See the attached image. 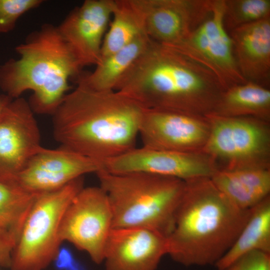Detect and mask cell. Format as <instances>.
Segmentation results:
<instances>
[{
	"label": "cell",
	"instance_id": "cell-1",
	"mask_svg": "<svg viewBox=\"0 0 270 270\" xmlns=\"http://www.w3.org/2000/svg\"><path fill=\"white\" fill-rule=\"evenodd\" d=\"M75 82L53 114L54 135L61 146L102 164L136 147L146 109L117 90Z\"/></svg>",
	"mask_w": 270,
	"mask_h": 270
},
{
	"label": "cell",
	"instance_id": "cell-2",
	"mask_svg": "<svg viewBox=\"0 0 270 270\" xmlns=\"http://www.w3.org/2000/svg\"><path fill=\"white\" fill-rule=\"evenodd\" d=\"M116 90L146 110L205 116L214 111L224 90L205 66L152 40Z\"/></svg>",
	"mask_w": 270,
	"mask_h": 270
},
{
	"label": "cell",
	"instance_id": "cell-3",
	"mask_svg": "<svg viewBox=\"0 0 270 270\" xmlns=\"http://www.w3.org/2000/svg\"><path fill=\"white\" fill-rule=\"evenodd\" d=\"M185 182L173 228L167 238V254L186 266H214L236 240L251 208L234 205L210 178Z\"/></svg>",
	"mask_w": 270,
	"mask_h": 270
},
{
	"label": "cell",
	"instance_id": "cell-4",
	"mask_svg": "<svg viewBox=\"0 0 270 270\" xmlns=\"http://www.w3.org/2000/svg\"><path fill=\"white\" fill-rule=\"evenodd\" d=\"M16 50L18 60L0 65V88L12 99L31 90L28 103L34 112L53 114L67 94L69 80L82 72L58 27L42 26Z\"/></svg>",
	"mask_w": 270,
	"mask_h": 270
},
{
	"label": "cell",
	"instance_id": "cell-5",
	"mask_svg": "<svg viewBox=\"0 0 270 270\" xmlns=\"http://www.w3.org/2000/svg\"><path fill=\"white\" fill-rule=\"evenodd\" d=\"M112 214V228H144L166 238L171 232L185 181L170 176L134 172L96 173Z\"/></svg>",
	"mask_w": 270,
	"mask_h": 270
},
{
	"label": "cell",
	"instance_id": "cell-6",
	"mask_svg": "<svg viewBox=\"0 0 270 270\" xmlns=\"http://www.w3.org/2000/svg\"><path fill=\"white\" fill-rule=\"evenodd\" d=\"M83 178L38 195L13 249L12 270H44L54 261L62 242L60 224L68 206L84 188Z\"/></svg>",
	"mask_w": 270,
	"mask_h": 270
},
{
	"label": "cell",
	"instance_id": "cell-7",
	"mask_svg": "<svg viewBox=\"0 0 270 270\" xmlns=\"http://www.w3.org/2000/svg\"><path fill=\"white\" fill-rule=\"evenodd\" d=\"M205 116L210 122V130L201 151L210 156L215 164L216 160L226 162L224 169L269 168L267 160L270 134L264 120L212 113Z\"/></svg>",
	"mask_w": 270,
	"mask_h": 270
},
{
	"label": "cell",
	"instance_id": "cell-8",
	"mask_svg": "<svg viewBox=\"0 0 270 270\" xmlns=\"http://www.w3.org/2000/svg\"><path fill=\"white\" fill-rule=\"evenodd\" d=\"M112 228V214L105 192L100 186L83 188L73 198L59 229L61 242L66 240L86 252L92 261H104V251Z\"/></svg>",
	"mask_w": 270,
	"mask_h": 270
},
{
	"label": "cell",
	"instance_id": "cell-9",
	"mask_svg": "<svg viewBox=\"0 0 270 270\" xmlns=\"http://www.w3.org/2000/svg\"><path fill=\"white\" fill-rule=\"evenodd\" d=\"M224 11L225 0H213L212 10L206 18L187 38L172 48L211 70L225 90L248 81L236 62L232 40L224 24Z\"/></svg>",
	"mask_w": 270,
	"mask_h": 270
},
{
	"label": "cell",
	"instance_id": "cell-10",
	"mask_svg": "<svg viewBox=\"0 0 270 270\" xmlns=\"http://www.w3.org/2000/svg\"><path fill=\"white\" fill-rule=\"evenodd\" d=\"M104 171L112 174L146 173L187 181L210 178L218 170L212 159L202 152H181L142 146L102 163Z\"/></svg>",
	"mask_w": 270,
	"mask_h": 270
},
{
	"label": "cell",
	"instance_id": "cell-11",
	"mask_svg": "<svg viewBox=\"0 0 270 270\" xmlns=\"http://www.w3.org/2000/svg\"><path fill=\"white\" fill-rule=\"evenodd\" d=\"M210 122L205 116L146 110L139 130L142 146L181 152H200L208 140Z\"/></svg>",
	"mask_w": 270,
	"mask_h": 270
},
{
	"label": "cell",
	"instance_id": "cell-12",
	"mask_svg": "<svg viewBox=\"0 0 270 270\" xmlns=\"http://www.w3.org/2000/svg\"><path fill=\"white\" fill-rule=\"evenodd\" d=\"M152 40L174 46L184 40L210 13L213 0H134Z\"/></svg>",
	"mask_w": 270,
	"mask_h": 270
},
{
	"label": "cell",
	"instance_id": "cell-13",
	"mask_svg": "<svg viewBox=\"0 0 270 270\" xmlns=\"http://www.w3.org/2000/svg\"><path fill=\"white\" fill-rule=\"evenodd\" d=\"M41 147L29 103L20 97L13 99L0 116V180L14 182Z\"/></svg>",
	"mask_w": 270,
	"mask_h": 270
},
{
	"label": "cell",
	"instance_id": "cell-14",
	"mask_svg": "<svg viewBox=\"0 0 270 270\" xmlns=\"http://www.w3.org/2000/svg\"><path fill=\"white\" fill-rule=\"evenodd\" d=\"M102 164L76 152L60 146L41 147L28 161L14 182L24 190L41 194L58 190L89 173H96Z\"/></svg>",
	"mask_w": 270,
	"mask_h": 270
},
{
	"label": "cell",
	"instance_id": "cell-15",
	"mask_svg": "<svg viewBox=\"0 0 270 270\" xmlns=\"http://www.w3.org/2000/svg\"><path fill=\"white\" fill-rule=\"evenodd\" d=\"M115 6V0H86L58 26L80 68L101 61L104 35Z\"/></svg>",
	"mask_w": 270,
	"mask_h": 270
},
{
	"label": "cell",
	"instance_id": "cell-16",
	"mask_svg": "<svg viewBox=\"0 0 270 270\" xmlns=\"http://www.w3.org/2000/svg\"><path fill=\"white\" fill-rule=\"evenodd\" d=\"M167 238L144 228H112L104 261L106 270H156L167 254Z\"/></svg>",
	"mask_w": 270,
	"mask_h": 270
},
{
	"label": "cell",
	"instance_id": "cell-17",
	"mask_svg": "<svg viewBox=\"0 0 270 270\" xmlns=\"http://www.w3.org/2000/svg\"><path fill=\"white\" fill-rule=\"evenodd\" d=\"M239 70L248 82L264 86L270 76V18L236 28L229 34Z\"/></svg>",
	"mask_w": 270,
	"mask_h": 270
},
{
	"label": "cell",
	"instance_id": "cell-18",
	"mask_svg": "<svg viewBox=\"0 0 270 270\" xmlns=\"http://www.w3.org/2000/svg\"><path fill=\"white\" fill-rule=\"evenodd\" d=\"M210 178L230 202L242 210L250 209L270 196L269 168L218 169Z\"/></svg>",
	"mask_w": 270,
	"mask_h": 270
},
{
	"label": "cell",
	"instance_id": "cell-19",
	"mask_svg": "<svg viewBox=\"0 0 270 270\" xmlns=\"http://www.w3.org/2000/svg\"><path fill=\"white\" fill-rule=\"evenodd\" d=\"M152 40L143 34L112 54L102 59L94 70L81 72L75 80L98 90H116L120 82L148 47Z\"/></svg>",
	"mask_w": 270,
	"mask_h": 270
},
{
	"label": "cell",
	"instance_id": "cell-20",
	"mask_svg": "<svg viewBox=\"0 0 270 270\" xmlns=\"http://www.w3.org/2000/svg\"><path fill=\"white\" fill-rule=\"evenodd\" d=\"M212 114L268 121L270 115V90L252 82L233 86L223 92Z\"/></svg>",
	"mask_w": 270,
	"mask_h": 270
},
{
	"label": "cell",
	"instance_id": "cell-21",
	"mask_svg": "<svg viewBox=\"0 0 270 270\" xmlns=\"http://www.w3.org/2000/svg\"><path fill=\"white\" fill-rule=\"evenodd\" d=\"M253 251L270 254V196L251 208L248 219L236 240L214 266L222 270Z\"/></svg>",
	"mask_w": 270,
	"mask_h": 270
},
{
	"label": "cell",
	"instance_id": "cell-22",
	"mask_svg": "<svg viewBox=\"0 0 270 270\" xmlns=\"http://www.w3.org/2000/svg\"><path fill=\"white\" fill-rule=\"evenodd\" d=\"M112 18L102 42L101 60L146 34L144 19L134 0H115Z\"/></svg>",
	"mask_w": 270,
	"mask_h": 270
},
{
	"label": "cell",
	"instance_id": "cell-23",
	"mask_svg": "<svg viewBox=\"0 0 270 270\" xmlns=\"http://www.w3.org/2000/svg\"><path fill=\"white\" fill-rule=\"evenodd\" d=\"M39 194L24 190L14 182L0 180V228L10 233L16 242Z\"/></svg>",
	"mask_w": 270,
	"mask_h": 270
},
{
	"label": "cell",
	"instance_id": "cell-24",
	"mask_svg": "<svg viewBox=\"0 0 270 270\" xmlns=\"http://www.w3.org/2000/svg\"><path fill=\"white\" fill-rule=\"evenodd\" d=\"M270 18V0H225L224 24L227 31Z\"/></svg>",
	"mask_w": 270,
	"mask_h": 270
},
{
	"label": "cell",
	"instance_id": "cell-25",
	"mask_svg": "<svg viewBox=\"0 0 270 270\" xmlns=\"http://www.w3.org/2000/svg\"><path fill=\"white\" fill-rule=\"evenodd\" d=\"M42 2L41 0H0V33L12 30L23 14Z\"/></svg>",
	"mask_w": 270,
	"mask_h": 270
},
{
	"label": "cell",
	"instance_id": "cell-26",
	"mask_svg": "<svg viewBox=\"0 0 270 270\" xmlns=\"http://www.w3.org/2000/svg\"><path fill=\"white\" fill-rule=\"evenodd\" d=\"M222 270H270V254L260 251L248 252Z\"/></svg>",
	"mask_w": 270,
	"mask_h": 270
},
{
	"label": "cell",
	"instance_id": "cell-27",
	"mask_svg": "<svg viewBox=\"0 0 270 270\" xmlns=\"http://www.w3.org/2000/svg\"><path fill=\"white\" fill-rule=\"evenodd\" d=\"M16 242L8 232L0 228V266L9 268Z\"/></svg>",
	"mask_w": 270,
	"mask_h": 270
},
{
	"label": "cell",
	"instance_id": "cell-28",
	"mask_svg": "<svg viewBox=\"0 0 270 270\" xmlns=\"http://www.w3.org/2000/svg\"><path fill=\"white\" fill-rule=\"evenodd\" d=\"M76 260L71 250L67 247L63 246L60 248L53 262L58 270H65Z\"/></svg>",
	"mask_w": 270,
	"mask_h": 270
},
{
	"label": "cell",
	"instance_id": "cell-29",
	"mask_svg": "<svg viewBox=\"0 0 270 270\" xmlns=\"http://www.w3.org/2000/svg\"><path fill=\"white\" fill-rule=\"evenodd\" d=\"M12 98L6 94L0 96V116L8 104L12 100Z\"/></svg>",
	"mask_w": 270,
	"mask_h": 270
},
{
	"label": "cell",
	"instance_id": "cell-30",
	"mask_svg": "<svg viewBox=\"0 0 270 270\" xmlns=\"http://www.w3.org/2000/svg\"><path fill=\"white\" fill-rule=\"evenodd\" d=\"M65 270H85L82 265L76 260Z\"/></svg>",
	"mask_w": 270,
	"mask_h": 270
}]
</instances>
